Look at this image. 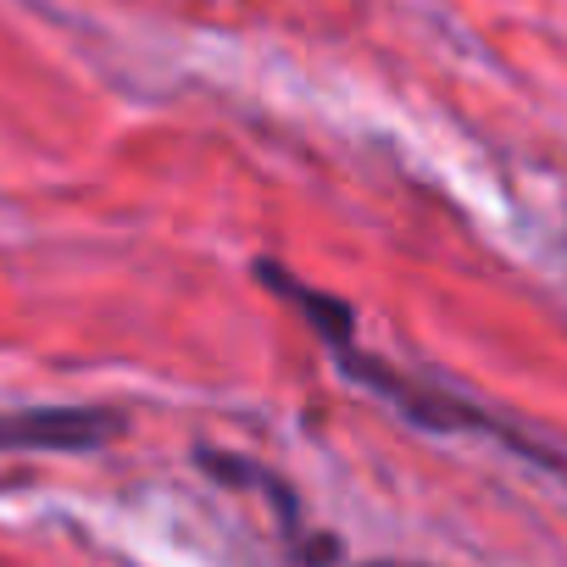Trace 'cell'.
I'll list each match as a JSON object with an SVG mask.
<instances>
[{"instance_id": "1", "label": "cell", "mask_w": 567, "mask_h": 567, "mask_svg": "<svg viewBox=\"0 0 567 567\" xmlns=\"http://www.w3.org/2000/svg\"><path fill=\"white\" fill-rule=\"evenodd\" d=\"M334 362H340V373H351L362 390H373V395H384L406 423H417V429H429V434H451V429H478V434H489V440H501V445H512L517 456H534V462H545V467H556V473H567V462L556 456V451H545V445H534L528 434H517V429H506L501 417H489L484 406H473V401H462L456 390H440V384H423V379H406L395 362H384V357H368L362 346H357V334L346 340V346H334L329 351Z\"/></svg>"}, {"instance_id": "2", "label": "cell", "mask_w": 567, "mask_h": 567, "mask_svg": "<svg viewBox=\"0 0 567 567\" xmlns=\"http://www.w3.org/2000/svg\"><path fill=\"white\" fill-rule=\"evenodd\" d=\"M123 434V417L106 406H29L0 412V451H95Z\"/></svg>"}, {"instance_id": "3", "label": "cell", "mask_w": 567, "mask_h": 567, "mask_svg": "<svg viewBox=\"0 0 567 567\" xmlns=\"http://www.w3.org/2000/svg\"><path fill=\"white\" fill-rule=\"evenodd\" d=\"M195 462H200L206 473H217L223 484L261 489V495L278 506V517H284V534H296V539H301V512H296V495L278 484V473H267V467H256V462H245V456H228V451H195Z\"/></svg>"}, {"instance_id": "4", "label": "cell", "mask_w": 567, "mask_h": 567, "mask_svg": "<svg viewBox=\"0 0 567 567\" xmlns=\"http://www.w3.org/2000/svg\"><path fill=\"white\" fill-rule=\"evenodd\" d=\"M362 567H390V561H362Z\"/></svg>"}]
</instances>
